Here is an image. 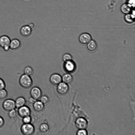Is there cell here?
Returning a JSON list of instances; mask_svg holds the SVG:
<instances>
[{"mask_svg": "<svg viewBox=\"0 0 135 135\" xmlns=\"http://www.w3.org/2000/svg\"><path fill=\"white\" fill-rule=\"evenodd\" d=\"M11 40L9 37L6 35H3L0 37V47L6 51L9 49V45Z\"/></svg>", "mask_w": 135, "mask_h": 135, "instance_id": "obj_2", "label": "cell"}, {"mask_svg": "<svg viewBox=\"0 0 135 135\" xmlns=\"http://www.w3.org/2000/svg\"><path fill=\"white\" fill-rule=\"evenodd\" d=\"M97 48V44L96 42L94 40H91L87 45L88 50L91 52L95 51Z\"/></svg>", "mask_w": 135, "mask_h": 135, "instance_id": "obj_17", "label": "cell"}, {"mask_svg": "<svg viewBox=\"0 0 135 135\" xmlns=\"http://www.w3.org/2000/svg\"><path fill=\"white\" fill-rule=\"evenodd\" d=\"M32 31L28 25H26L21 27L20 32L21 35L22 37L24 38H27L31 35Z\"/></svg>", "mask_w": 135, "mask_h": 135, "instance_id": "obj_11", "label": "cell"}, {"mask_svg": "<svg viewBox=\"0 0 135 135\" xmlns=\"http://www.w3.org/2000/svg\"><path fill=\"white\" fill-rule=\"evenodd\" d=\"M24 72L25 74L30 76L33 75L34 70L31 66H27L25 68Z\"/></svg>", "mask_w": 135, "mask_h": 135, "instance_id": "obj_19", "label": "cell"}, {"mask_svg": "<svg viewBox=\"0 0 135 135\" xmlns=\"http://www.w3.org/2000/svg\"><path fill=\"white\" fill-rule=\"evenodd\" d=\"M31 112L30 108L25 105L18 108L17 111L18 115L22 118L30 115Z\"/></svg>", "mask_w": 135, "mask_h": 135, "instance_id": "obj_8", "label": "cell"}, {"mask_svg": "<svg viewBox=\"0 0 135 135\" xmlns=\"http://www.w3.org/2000/svg\"><path fill=\"white\" fill-rule=\"evenodd\" d=\"M76 127L79 129H85L88 126V123L86 120L82 117L77 118L75 122Z\"/></svg>", "mask_w": 135, "mask_h": 135, "instance_id": "obj_6", "label": "cell"}, {"mask_svg": "<svg viewBox=\"0 0 135 135\" xmlns=\"http://www.w3.org/2000/svg\"><path fill=\"white\" fill-rule=\"evenodd\" d=\"M91 39V37L90 34L85 33L81 34L79 38V42L83 45L88 44Z\"/></svg>", "mask_w": 135, "mask_h": 135, "instance_id": "obj_12", "label": "cell"}, {"mask_svg": "<svg viewBox=\"0 0 135 135\" xmlns=\"http://www.w3.org/2000/svg\"><path fill=\"white\" fill-rule=\"evenodd\" d=\"M6 87V84L4 80L0 78V90L4 89Z\"/></svg>", "mask_w": 135, "mask_h": 135, "instance_id": "obj_28", "label": "cell"}, {"mask_svg": "<svg viewBox=\"0 0 135 135\" xmlns=\"http://www.w3.org/2000/svg\"><path fill=\"white\" fill-rule=\"evenodd\" d=\"M62 81L67 85L70 84L73 80V77L69 73L64 74L62 77Z\"/></svg>", "mask_w": 135, "mask_h": 135, "instance_id": "obj_16", "label": "cell"}, {"mask_svg": "<svg viewBox=\"0 0 135 135\" xmlns=\"http://www.w3.org/2000/svg\"><path fill=\"white\" fill-rule=\"evenodd\" d=\"M64 67L66 71L71 73L75 71L76 66L75 63L72 60L65 62Z\"/></svg>", "mask_w": 135, "mask_h": 135, "instance_id": "obj_10", "label": "cell"}, {"mask_svg": "<svg viewBox=\"0 0 135 135\" xmlns=\"http://www.w3.org/2000/svg\"><path fill=\"white\" fill-rule=\"evenodd\" d=\"M39 130L41 133L43 134H46L48 133L50 130L49 126L47 124H42L40 126Z\"/></svg>", "mask_w": 135, "mask_h": 135, "instance_id": "obj_18", "label": "cell"}, {"mask_svg": "<svg viewBox=\"0 0 135 135\" xmlns=\"http://www.w3.org/2000/svg\"><path fill=\"white\" fill-rule=\"evenodd\" d=\"M17 112L15 109L11 110L8 112V117L11 119H13L17 116Z\"/></svg>", "mask_w": 135, "mask_h": 135, "instance_id": "obj_23", "label": "cell"}, {"mask_svg": "<svg viewBox=\"0 0 135 135\" xmlns=\"http://www.w3.org/2000/svg\"><path fill=\"white\" fill-rule=\"evenodd\" d=\"M4 120L3 118L0 116V128H2L4 124Z\"/></svg>", "mask_w": 135, "mask_h": 135, "instance_id": "obj_30", "label": "cell"}, {"mask_svg": "<svg viewBox=\"0 0 135 135\" xmlns=\"http://www.w3.org/2000/svg\"><path fill=\"white\" fill-rule=\"evenodd\" d=\"M28 26L32 30H34L36 27V25L35 24L33 23H30L29 25Z\"/></svg>", "mask_w": 135, "mask_h": 135, "instance_id": "obj_31", "label": "cell"}, {"mask_svg": "<svg viewBox=\"0 0 135 135\" xmlns=\"http://www.w3.org/2000/svg\"><path fill=\"white\" fill-rule=\"evenodd\" d=\"M125 20L127 23H132L134 20V17L133 15L127 14L125 17Z\"/></svg>", "mask_w": 135, "mask_h": 135, "instance_id": "obj_21", "label": "cell"}, {"mask_svg": "<svg viewBox=\"0 0 135 135\" xmlns=\"http://www.w3.org/2000/svg\"><path fill=\"white\" fill-rule=\"evenodd\" d=\"M44 105L40 101H36L33 104L34 110L38 112H42L44 108Z\"/></svg>", "mask_w": 135, "mask_h": 135, "instance_id": "obj_14", "label": "cell"}, {"mask_svg": "<svg viewBox=\"0 0 135 135\" xmlns=\"http://www.w3.org/2000/svg\"><path fill=\"white\" fill-rule=\"evenodd\" d=\"M21 131L24 135H31L33 134L35 131L34 126L30 123H24L21 126Z\"/></svg>", "mask_w": 135, "mask_h": 135, "instance_id": "obj_3", "label": "cell"}, {"mask_svg": "<svg viewBox=\"0 0 135 135\" xmlns=\"http://www.w3.org/2000/svg\"><path fill=\"white\" fill-rule=\"evenodd\" d=\"M8 95V92L5 89L0 90V100H4L7 97Z\"/></svg>", "mask_w": 135, "mask_h": 135, "instance_id": "obj_22", "label": "cell"}, {"mask_svg": "<svg viewBox=\"0 0 135 135\" xmlns=\"http://www.w3.org/2000/svg\"><path fill=\"white\" fill-rule=\"evenodd\" d=\"M56 90L59 95H65L68 92L69 88L68 85L63 82H61L57 85Z\"/></svg>", "mask_w": 135, "mask_h": 135, "instance_id": "obj_5", "label": "cell"}, {"mask_svg": "<svg viewBox=\"0 0 135 135\" xmlns=\"http://www.w3.org/2000/svg\"><path fill=\"white\" fill-rule=\"evenodd\" d=\"M50 81L53 85H57L62 81V77L59 74L55 73L52 75L50 77Z\"/></svg>", "mask_w": 135, "mask_h": 135, "instance_id": "obj_13", "label": "cell"}, {"mask_svg": "<svg viewBox=\"0 0 135 135\" xmlns=\"http://www.w3.org/2000/svg\"><path fill=\"white\" fill-rule=\"evenodd\" d=\"M16 107L18 108L25 105L26 101L24 98L20 97L17 98L15 101Z\"/></svg>", "mask_w": 135, "mask_h": 135, "instance_id": "obj_15", "label": "cell"}, {"mask_svg": "<svg viewBox=\"0 0 135 135\" xmlns=\"http://www.w3.org/2000/svg\"><path fill=\"white\" fill-rule=\"evenodd\" d=\"M40 101L44 105L47 104L49 102V97L46 95L41 96L40 98Z\"/></svg>", "mask_w": 135, "mask_h": 135, "instance_id": "obj_25", "label": "cell"}, {"mask_svg": "<svg viewBox=\"0 0 135 135\" xmlns=\"http://www.w3.org/2000/svg\"><path fill=\"white\" fill-rule=\"evenodd\" d=\"M21 46V41L18 39L15 38L11 40L9 49L13 51H16L18 50Z\"/></svg>", "mask_w": 135, "mask_h": 135, "instance_id": "obj_7", "label": "cell"}, {"mask_svg": "<svg viewBox=\"0 0 135 135\" xmlns=\"http://www.w3.org/2000/svg\"><path fill=\"white\" fill-rule=\"evenodd\" d=\"M131 6L128 4H124L121 7V10L123 13L125 14H128L131 11Z\"/></svg>", "mask_w": 135, "mask_h": 135, "instance_id": "obj_20", "label": "cell"}, {"mask_svg": "<svg viewBox=\"0 0 135 135\" xmlns=\"http://www.w3.org/2000/svg\"><path fill=\"white\" fill-rule=\"evenodd\" d=\"M78 135H86L87 134V132L85 129H79L77 132Z\"/></svg>", "mask_w": 135, "mask_h": 135, "instance_id": "obj_27", "label": "cell"}, {"mask_svg": "<svg viewBox=\"0 0 135 135\" xmlns=\"http://www.w3.org/2000/svg\"><path fill=\"white\" fill-rule=\"evenodd\" d=\"M19 83L22 87L24 89H28L31 86L33 82L30 76L24 74L20 77Z\"/></svg>", "mask_w": 135, "mask_h": 135, "instance_id": "obj_1", "label": "cell"}, {"mask_svg": "<svg viewBox=\"0 0 135 135\" xmlns=\"http://www.w3.org/2000/svg\"><path fill=\"white\" fill-rule=\"evenodd\" d=\"M22 120L23 123H30L31 121V118L30 115L27 116L22 118Z\"/></svg>", "mask_w": 135, "mask_h": 135, "instance_id": "obj_26", "label": "cell"}, {"mask_svg": "<svg viewBox=\"0 0 135 135\" xmlns=\"http://www.w3.org/2000/svg\"><path fill=\"white\" fill-rule=\"evenodd\" d=\"M2 106L5 110L9 112L16 108L15 101L11 99H6L3 103Z\"/></svg>", "mask_w": 135, "mask_h": 135, "instance_id": "obj_4", "label": "cell"}, {"mask_svg": "<svg viewBox=\"0 0 135 135\" xmlns=\"http://www.w3.org/2000/svg\"><path fill=\"white\" fill-rule=\"evenodd\" d=\"M73 57L72 55L69 53H66L64 54L62 57V59L65 62L68 61L72 60Z\"/></svg>", "mask_w": 135, "mask_h": 135, "instance_id": "obj_24", "label": "cell"}, {"mask_svg": "<svg viewBox=\"0 0 135 135\" xmlns=\"http://www.w3.org/2000/svg\"><path fill=\"white\" fill-rule=\"evenodd\" d=\"M128 4L131 7V6H135V0H129L128 2Z\"/></svg>", "mask_w": 135, "mask_h": 135, "instance_id": "obj_32", "label": "cell"}, {"mask_svg": "<svg viewBox=\"0 0 135 135\" xmlns=\"http://www.w3.org/2000/svg\"><path fill=\"white\" fill-rule=\"evenodd\" d=\"M37 100L31 97L28 100V102L31 105H33Z\"/></svg>", "mask_w": 135, "mask_h": 135, "instance_id": "obj_29", "label": "cell"}, {"mask_svg": "<svg viewBox=\"0 0 135 135\" xmlns=\"http://www.w3.org/2000/svg\"><path fill=\"white\" fill-rule=\"evenodd\" d=\"M30 94L31 97L37 100L40 99L41 97L42 93L40 88L35 86L32 88L31 89Z\"/></svg>", "mask_w": 135, "mask_h": 135, "instance_id": "obj_9", "label": "cell"}]
</instances>
